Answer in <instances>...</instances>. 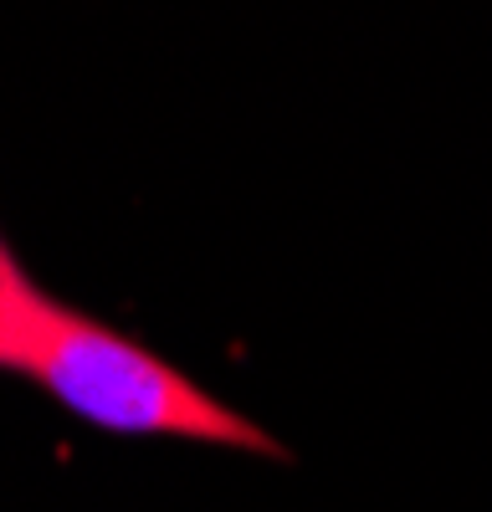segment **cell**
<instances>
[{
  "mask_svg": "<svg viewBox=\"0 0 492 512\" xmlns=\"http://www.w3.org/2000/svg\"><path fill=\"white\" fill-rule=\"evenodd\" d=\"M11 262V251H6V241H0V267H6Z\"/></svg>",
  "mask_w": 492,
  "mask_h": 512,
  "instance_id": "7a4b0ae2",
  "label": "cell"
},
{
  "mask_svg": "<svg viewBox=\"0 0 492 512\" xmlns=\"http://www.w3.org/2000/svg\"><path fill=\"white\" fill-rule=\"evenodd\" d=\"M0 369L31 379L77 420L118 436H170L200 446H231L282 456V446L205 384L175 369L139 338L118 333L82 308L36 287L26 267H0Z\"/></svg>",
  "mask_w": 492,
  "mask_h": 512,
  "instance_id": "6da1fadb",
  "label": "cell"
}]
</instances>
